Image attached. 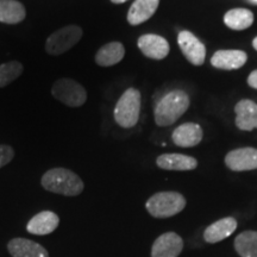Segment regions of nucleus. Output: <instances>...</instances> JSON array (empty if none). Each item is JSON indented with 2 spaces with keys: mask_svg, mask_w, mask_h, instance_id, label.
Instances as JSON below:
<instances>
[{
  "mask_svg": "<svg viewBox=\"0 0 257 257\" xmlns=\"http://www.w3.org/2000/svg\"><path fill=\"white\" fill-rule=\"evenodd\" d=\"M111 2L113 3V4H123V3L127 2V0H111Z\"/></svg>",
  "mask_w": 257,
  "mask_h": 257,
  "instance_id": "nucleus-26",
  "label": "nucleus"
},
{
  "mask_svg": "<svg viewBox=\"0 0 257 257\" xmlns=\"http://www.w3.org/2000/svg\"><path fill=\"white\" fill-rule=\"evenodd\" d=\"M60 219L56 213L51 211H43L38 213L28 223L27 230L32 234L44 236L49 234L56 230L59 226Z\"/></svg>",
  "mask_w": 257,
  "mask_h": 257,
  "instance_id": "nucleus-15",
  "label": "nucleus"
},
{
  "mask_svg": "<svg viewBox=\"0 0 257 257\" xmlns=\"http://www.w3.org/2000/svg\"><path fill=\"white\" fill-rule=\"evenodd\" d=\"M252 2H255V3H257V0H252Z\"/></svg>",
  "mask_w": 257,
  "mask_h": 257,
  "instance_id": "nucleus-28",
  "label": "nucleus"
},
{
  "mask_svg": "<svg viewBox=\"0 0 257 257\" xmlns=\"http://www.w3.org/2000/svg\"><path fill=\"white\" fill-rule=\"evenodd\" d=\"M248 55L242 50H218L212 56V66L218 69L233 70L245 64Z\"/></svg>",
  "mask_w": 257,
  "mask_h": 257,
  "instance_id": "nucleus-12",
  "label": "nucleus"
},
{
  "mask_svg": "<svg viewBox=\"0 0 257 257\" xmlns=\"http://www.w3.org/2000/svg\"><path fill=\"white\" fill-rule=\"evenodd\" d=\"M124 56L125 49L123 44L120 42H111L98 50L95 55V62L100 67H111L119 63Z\"/></svg>",
  "mask_w": 257,
  "mask_h": 257,
  "instance_id": "nucleus-19",
  "label": "nucleus"
},
{
  "mask_svg": "<svg viewBox=\"0 0 257 257\" xmlns=\"http://www.w3.org/2000/svg\"><path fill=\"white\" fill-rule=\"evenodd\" d=\"M23 73V66L18 61L0 64V87H5L9 83L14 82Z\"/></svg>",
  "mask_w": 257,
  "mask_h": 257,
  "instance_id": "nucleus-23",
  "label": "nucleus"
},
{
  "mask_svg": "<svg viewBox=\"0 0 257 257\" xmlns=\"http://www.w3.org/2000/svg\"><path fill=\"white\" fill-rule=\"evenodd\" d=\"M248 85L250 87L257 89V70L250 73V75L248 76Z\"/></svg>",
  "mask_w": 257,
  "mask_h": 257,
  "instance_id": "nucleus-25",
  "label": "nucleus"
},
{
  "mask_svg": "<svg viewBox=\"0 0 257 257\" xmlns=\"http://www.w3.org/2000/svg\"><path fill=\"white\" fill-rule=\"evenodd\" d=\"M82 37V29L78 25H68L51 34L46 42V50L50 55H61L78 44Z\"/></svg>",
  "mask_w": 257,
  "mask_h": 257,
  "instance_id": "nucleus-5",
  "label": "nucleus"
},
{
  "mask_svg": "<svg viewBox=\"0 0 257 257\" xmlns=\"http://www.w3.org/2000/svg\"><path fill=\"white\" fill-rule=\"evenodd\" d=\"M184 249V240L178 233L161 234L153 244L152 257H178Z\"/></svg>",
  "mask_w": 257,
  "mask_h": 257,
  "instance_id": "nucleus-9",
  "label": "nucleus"
},
{
  "mask_svg": "<svg viewBox=\"0 0 257 257\" xmlns=\"http://www.w3.org/2000/svg\"><path fill=\"white\" fill-rule=\"evenodd\" d=\"M234 249L240 257H257V231H244L234 239Z\"/></svg>",
  "mask_w": 257,
  "mask_h": 257,
  "instance_id": "nucleus-22",
  "label": "nucleus"
},
{
  "mask_svg": "<svg viewBox=\"0 0 257 257\" xmlns=\"http://www.w3.org/2000/svg\"><path fill=\"white\" fill-rule=\"evenodd\" d=\"M138 48L143 55L153 60H162L169 54V43L159 35L147 34L138 38Z\"/></svg>",
  "mask_w": 257,
  "mask_h": 257,
  "instance_id": "nucleus-10",
  "label": "nucleus"
},
{
  "mask_svg": "<svg viewBox=\"0 0 257 257\" xmlns=\"http://www.w3.org/2000/svg\"><path fill=\"white\" fill-rule=\"evenodd\" d=\"M225 165L233 172H246L257 169V149L239 148L225 156Z\"/></svg>",
  "mask_w": 257,
  "mask_h": 257,
  "instance_id": "nucleus-8",
  "label": "nucleus"
},
{
  "mask_svg": "<svg viewBox=\"0 0 257 257\" xmlns=\"http://www.w3.org/2000/svg\"><path fill=\"white\" fill-rule=\"evenodd\" d=\"M27 16L24 5L17 0H0V22L5 24H18Z\"/></svg>",
  "mask_w": 257,
  "mask_h": 257,
  "instance_id": "nucleus-20",
  "label": "nucleus"
},
{
  "mask_svg": "<svg viewBox=\"0 0 257 257\" xmlns=\"http://www.w3.org/2000/svg\"><path fill=\"white\" fill-rule=\"evenodd\" d=\"M160 0H135L127 14V22L131 25H140L150 19L159 8Z\"/></svg>",
  "mask_w": 257,
  "mask_h": 257,
  "instance_id": "nucleus-17",
  "label": "nucleus"
},
{
  "mask_svg": "<svg viewBox=\"0 0 257 257\" xmlns=\"http://www.w3.org/2000/svg\"><path fill=\"white\" fill-rule=\"evenodd\" d=\"M174 144L181 148L198 146L202 140V128L195 123H185L176 127L172 135Z\"/></svg>",
  "mask_w": 257,
  "mask_h": 257,
  "instance_id": "nucleus-13",
  "label": "nucleus"
},
{
  "mask_svg": "<svg viewBox=\"0 0 257 257\" xmlns=\"http://www.w3.org/2000/svg\"><path fill=\"white\" fill-rule=\"evenodd\" d=\"M54 98L70 107H79L87 100L86 89L72 79H59L51 89Z\"/></svg>",
  "mask_w": 257,
  "mask_h": 257,
  "instance_id": "nucleus-6",
  "label": "nucleus"
},
{
  "mask_svg": "<svg viewBox=\"0 0 257 257\" xmlns=\"http://www.w3.org/2000/svg\"><path fill=\"white\" fill-rule=\"evenodd\" d=\"M178 43L189 62L194 66H201L206 57V48L202 42L195 37L191 31H181L179 34Z\"/></svg>",
  "mask_w": 257,
  "mask_h": 257,
  "instance_id": "nucleus-7",
  "label": "nucleus"
},
{
  "mask_svg": "<svg viewBox=\"0 0 257 257\" xmlns=\"http://www.w3.org/2000/svg\"><path fill=\"white\" fill-rule=\"evenodd\" d=\"M9 251L14 257H49L40 244L25 238H15L9 243Z\"/></svg>",
  "mask_w": 257,
  "mask_h": 257,
  "instance_id": "nucleus-18",
  "label": "nucleus"
},
{
  "mask_svg": "<svg viewBox=\"0 0 257 257\" xmlns=\"http://www.w3.org/2000/svg\"><path fill=\"white\" fill-rule=\"evenodd\" d=\"M224 22L232 30H245L253 23V15L246 9H233L225 14Z\"/></svg>",
  "mask_w": 257,
  "mask_h": 257,
  "instance_id": "nucleus-21",
  "label": "nucleus"
},
{
  "mask_svg": "<svg viewBox=\"0 0 257 257\" xmlns=\"http://www.w3.org/2000/svg\"><path fill=\"white\" fill-rule=\"evenodd\" d=\"M189 96L184 91L169 92L163 96L155 107V123L159 126H169L188 110Z\"/></svg>",
  "mask_w": 257,
  "mask_h": 257,
  "instance_id": "nucleus-1",
  "label": "nucleus"
},
{
  "mask_svg": "<svg viewBox=\"0 0 257 257\" xmlns=\"http://www.w3.org/2000/svg\"><path fill=\"white\" fill-rule=\"evenodd\" d=\"M252 47L255 48V49L257 50V37L253 38V41H252Z\"/></svg>",
  "mask_w": 257,
  "mask_h": 257,
  "instance_id": "nucleus-27",
  "label": "nucleus"
},
{
  "mask_svg": "<svg viewBox=\"0 0 257 257\" xmlns=\"http://www.w3.org/2000/svg\"><path fill=\"white\" fill-rule=\"evenodd\" d=\"M15 156V152L11 147L0 144V168L9 165Z\"/></svg>",
  "mask_w": 257,
  "mask_h": 257,
  "instance_id": "nucleus-24",
  "label": "nucleus"
},
{
  "mask_svg": "<svg viewBox=\"0 0 257 257\" xmlns=\"http://www.w3.org/2000/svg\"><path fill=\"white\" fill-rule=\"evenodd\" d=\"M186 199L178 192H160L147 201L148 212L155 218H169L184 210Z\"/></svg>",
  "mask_w": 257,
  "mask_h": 257,
  "instance_id": "nucleus-4",
  "label": "nucleus"
},
{
  "mask_svg": "<svg viewBox=\"0 0 257 257\" xmlns=\"http://www.w3.org/2000/svg\"><path fill=\"white\" fill-rule=\"evenodd\" d=\"M237 229V220L232 217H226L217 220L206 227L204 232V239L207 243H218L231 236Z\"/></svg>",
  "mask_w": 257,
  "mask_h": 257,
  "instance_id": "nucleus-16",
  "label": "nucleus"
},
{
  "mask_svg": "<svg viewBox=\"0 0 257 257\" xmlns=\"http://www.w3.org/2000/svg\"><path fill=\"white\" fill-rule=\"evenodd\" d=\"M141 106H142L141 92L136 88L126 89L114 107L113 115L115 123L124 128L134 127L140 119Z\"/></svg>",
  "mask_w": 257,
  "mask_h": 257,
  "instance_id": "nucleus-3",
  "label": "nucleus"
},
{
  "mask_svg": "<svg viewBox=\"0 0 257 257\" xmlns=\"http://www.w3.org/2000/svg\"><path fill=\"white\" fill-rule=\"evenodd\" d=\"M236 125L239 130L252 131L257 128V104L249 99H243L234 106Z\"/></svg>",
  "mask_w": 257,
  "mask_h": 257,
  "instance_id": "nucleus-11",
  "label": "nucleus"
},
{
  "mask_svg": "<svg viewBox=\"0 0 257 257\" xmlns=\"http://www.w3.org/2000/svg\"><path fill=\"white\" fill-rule=\"evenodd\" d=\"M42 186L56 194L75 197L83 191V182L75 173L66 168L48 170L42 178Z\"/></svg>",
  "mask_w": 257,
  "mask_h": 257,
  "instance_id": "nucleus-2",
  "label": "nucleus"
},
{
  "mask_svg": "<svg viewBox=\"0 0 257 257\" xmlns=\"http://www.w3.org/2000/svg\"><path fill=\"white\" fill-rule=\"evenodd\" d=\"M156 165L165 170H193L198 167V161L192 156L182 154H163L157 157Z\"/></svg>",
  "mask_w": 257,
  "mask_h": 257,
  "instance_id": "nucleus-14",
  "label": "nucleus"
}]
</instances>
